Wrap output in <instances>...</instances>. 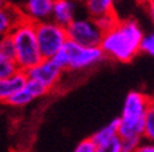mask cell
Instances as JSON below:
<instances>
[{"label":"cell","instance_id":"1","mask_svg":"<svg viewBox=\"0 0 154 152\" xmlns=\"http://www.w3.org/2000/svg\"><path fill=\"white\" fill-rule=\"evenodd\" d=\"M143 36L140 25L135 19H119L112 29L105 32L100 48L106 58L128 63L140 52Z\"/></svg>","mask_w":154,"mask_h":152},{"label":"cell","instance_id":"2","mask_svg":"<svg viewBox=\"0 0 154 152\" xmlns=\"http://www.w3.org/2000/svg\"><path fill=\"white\" fill-rule=\"evenodd\" d=\"M10 34L15 45V62L19 70L28 71L44 59L36 36V23L23 18Z\"/></svg>","mask_w":154,"mask_h":152},{"label":"cell","instance_id":"3","mask_svg":"<svg viewBox=\"0 0 154 152\" xmlns=\"http://www.w3.org/2000/svg\"><path fill=\"white\" fill-rule=\"evenodd\" d=\"M36 36L43 58H52L67 43L66 28L52 19L36 23Z\"/></svg>","mask_w":154,"mask_h":152},{"label":"cell","instance_id":"4","mask_svg":"<svg viewBox=\"0 0 154 152\" xmlns=\"http://www.w3.org/2000/svg\"><path fill=\"white\" fill-rule=\"evenodd\" d=\"M67 38L77 44L87 47H100L103 38V32L95 18L92 16H76L66 26Z\"/></svg>","mask_w":154,"mask_h":152},{"label":"cell","instance_id":"5","mask_svg":"<svg viewBox=\"0 0 154 152\" xmlns=\"http://www.w3.org/2000/svg\"><path fill=\"white\" fill-rule=\"evenodd\" d=\"M63 49L67 55V70L72 71L88 70L106 59V55L100 47H87L70 40H67Z\"/></svg>","mask_w":154,"mask_h":152},{"label":"cell","instance_id":"6","mask_svg":"<svg viewBox=\"0 0 154 152\" xmlns=\"http://www.w3.org/2000/svg\"><path fill=\"white\" fill-rule=\"evenodd\" d=\"M25 73L29 79H35L44 85L48 91H52L59 82L63 70L59 69L51 58H44L42 62H38L36 66H33Z\"/></svg>","mask_w":154,"mask_h":152},{"label":"cell","instance_id":"7","mask_svg":"<svg viewBox=\"0 0 154 152\" xmlns=\"http://www.w3.org/2000/svg\"><path fill=\"white\" fill-rule=\"evenodd\" d=\"M151 100L153 99H150L144 93L132 91L125 96L120 117L125 119H146V114H147Z\"/></svg>","mask_w":154,"mask_h":152},{"label":"cell","instance_id":"8","mask_svg":"<svg viewBox=\"0 0 154 152\" xmlns=\"http://www.w3.org/2000/svg\"><path fill=\"white\" fill-rule=\"evenodd\" d=\"M54 3L55 0H23L19 10L25 19L38 23L51 19Z\"/></svg>","mask_w":154,"mask_h":152},{"label":"cell","instance_id":"9","mask_svg":"<svg viewBox=\"0 0 154 152\" xmlns=\"http://www.w3.org/2000/svg\"><path fill=\"white\" fill-rule=\"evenodd\" d=\"M28 82V76L25 71L19 70L14 76L0 78V103H8L10 97L19 89H22Z\"/></svg>","mask_w":154,"mask_h":152},{"label":"cell","instance_id":"10","mask_svg":"<svg viewBox=\"0 0 154 152\" xmlns=\"http://www.w3.org/2000/svg\"><path fill=\"white\" fill-rule=\"evenodd\" d=\"M22 19L23 15L19 7L10 3L7 6L0 7V37L10 34Z\"/></svg>","mask_w":154,"mask_h":152},{"label":"cell","instance_id":"11","mask_svg":"<svg viewBox=\"0 0 154 152\" xmlns=\"http://www.w3.org/2000/svg\"><path fill=\"white\" fill-rule=\"evenodd\" d=\"M146 119H125L119 117V136L122 140H142Z\"/></svg>","mask_w":154,"mask_h":152},{"label":"cell","instance_id":"12","mask_svg":"<svg viewBox=\"0 0 154 152\" xmlns=\"http://www.w3.org/2000/svg\"><path fill=\"white\" fill-rule=\"evenodd\" d=\"M76 18V4L73 0H55L51 19L66 28Z\"/></svg>","mask_w":154,"mask_h":152},{"label":"cell","instance_id":"13","mask_svg":"<svg viewBox=\"0 0 154 152\" xmlns=\"http://www.w3.org/2000/svg\"><path fill=\"white\" fill-rule=\"evenodd\" d=\"M87 14L92 18H99L114 13V4L117 0H81Z\"/></svg>","mask_w":154,"mask_h":152},{"label":"cell","instance_id":"14","mask_svg":"<svg viewBox=\"0 0 154 152\" xmlns=\"http://www.w3.org/2000/svg\"><path fill=\"white\" fill-rule=\"evenodd\" d=\"M117 134H119V118H114L107 125H105V126H102L100 129L96 130L95 133L91 136V140L96 145V144L103 143V141L112 139V137L117 136Z\"/></svg>","mask_w":154,"mask_h":152},{"label":"cell","instance_id":"15","mask_svg":"<svg viewBox=\"0 0 154 152\" xmlns=\"http://www.w3.org/2000/svg\"><path fill=\"white\" fill-rule=\"evenodd\" d=\"M36 99V96L33 95V92L30 91L28 85H25L22 89H19L18 92H15L11 97H10L7 104L13 106V107H25L29 103H32Z\"/></svg>","mask_w":154,"mask_h":152},{"label":"cell","instance_id":"16","mask_svg":"<svg viewBox=\"0 0 154 152\" xmlns=\"http://www.w3.org/2000/svg\"><path fill=\"white\" fill-rule=\"evenodd\" d=\"M19 71L18 64H17L15 59L4 55L0 51V78H6V77H11Z\"/></svg>","mask_w":154,"mask_h":152},{"label":"cell","instance_id":"17","mask_svg":"<svg viewBox=\"0 0 154 152\" xmlns=\"http://www.w3.org/2000/svg\"><path fill=\"white\" fill-rule=\"evenodd\" d=\"M96 152H122V139L117 136L96 144Z\"/></svg>","mask_w":154,"mask_h":152},{"label":"cell","instance_id":"18","mask_svg":"<svg viewBox=\"0 0 154 152\" xmlns=\"http://www.w3.org/2000/svg\"><path fill=\"white\" fill-rule=\"evenodd\" d=\"M144 139L147 141L154 143V99L151 100L150 107L146 114V121H144Z\"/></svg>","mask_w":154,"mask_h":152},{"label":"cell","instance_id":"19","mask_svg":"<svg viewBox=\"0 0 154 152\" xmlns=\"http://www.w3.org/2000/svg\"><path fill=\"white\" fill-rule=\"evenodd\" d=\"M0 51L7 56L15 59V45H14V40L11 34H6L0 37Z\"/></svg>","mask_w":154,"mask_h":152},{"label":"cell","instance_id":"20","mask_svg":"<svg viewBox=\"0 0 154 152\" xmlns=\"http://www.w3.org/2000/svg\"><path fill=\"white\" fill-rule=\"evenodd\" d=\"M140 52L154 58V30L149 33H144L143 40L140 45Z\"/></svg>","mask_w":154,"mask_h":152},{"label":"cell","instance_id":"21","mask_svg":"<svg viewBox=\"0 0 154 152\" xmlns=\"http://www.w3.org/2000/svg\"><path fill=\"white\" fill-rule=\"evenodd\" d=\"M73 152H96V145L90 137V139H85L77 144Z\"/></svg>","mask_w":154,"mask_h":152},{"label":"cell","instance_id":"22","mask_svg":"<svg viewBox=\"0 0 154 152\" xmlns=\"http://www.w3.org/2000/svg\"><path fill=\"white\" fill-rule=\"evenodd\" d=\"M52 60H54V63L57 64L59 69H62L65 71V70H67V66H69V63H67V55L66 52H65V49L62 48L59 52H57V54L54 55V56L51 58Z\"/></svg>","mask_w":154,"mask_h":152},{"label":"cell","instance_id":"23","mask_svg":"<svg viewBox=\"0 0 154 152\" xmlns=\"http://www.w3.org/2000/svg\"><path fill=\"white\" fill-rule=\"evenodd\" d=\"M142 140H122V152H135Z\"/></svg>","mask_w":154,"mask_h":152},{"label":"cell","instance_id":"24","mask_svg":"<svg viewBox=\"0 0 154 152\" xmlns=\"http://www.w3.org/2000/svg\"><path fill=\"white\" fill-rule=\"evenodd\" d=\"M135 152H154V143H153V141L143 143V144L140 143Z\"/></svg>","mask_w":154,"mask_h":152},{"label":"cell","instance_id":"25","mask_svg":"<svg viewBox=\"0 0 154 152\" xmlns=\"http://www.w3.org/2000/svg\"><path fill=\"white\" fill-rule=\"evenodd\" d=\"M149 14H150V18L153 21V25H154V0H151L150 4H149Z\"/></svg>","mask_w":154,"mask_h":152},{"label":"cell","instance_id":"26","mask_svg":"<svg viewBox=\"0 0 154 152\" xmlns=\"http://www.w3.org/2000/svg\"><path fill=\"white\" fill-rule=\"evenodd\" d=\"M135 1H136V3H139V4H142V6H149L151 0H135Z\"/></svg>","mask_w":154,"mask_h":152},{"label":"cell","instance_id":"27","mask_svg":"<svg viewBox=\"0 0 154 152\" xmlns=\"http://www.w3.org/2000/svg\"><path fill=\"white\" fill-rule=\"evenodd\" d=\"M7 4H8V0H0V7L7 6Z\"/></svg>","mask_w":154,"mask_h":152}]
</instances>
